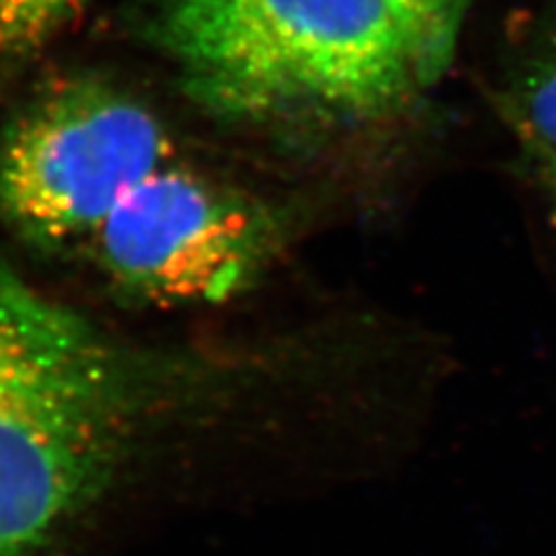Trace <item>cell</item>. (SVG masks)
I'll list each match as a JSON object with an SVG mask.
<instances>
[{
  "mask_svg": "<svg viewBox=\"0 0 556 556\" xmlns=\"http://www.w3.org/2000/svg\"><path fill=\"white\" fill-rule=\"evenodd\" d=\"M147 24L200 108L251 126L378 124L450 63L392 0H149Z\"/></svg>",
  "mask_w": 556,
  "mask_h": 556,
  "instance_id": "6da1fadb",
  "label": "cell"
},
{
  "mask_svg": "<svg viewBox=\"0 0 556 556\" xmlns=\"http://www.w3.org/2000/svg\"><path fill=\"white\" fill-rule=\"evenodd\" d=\"M151 402L135 355L0 265V556H42L93 508Z\"/></svg>",
  "mask_w": 556,
  "mask_h": 556,
  "instance_id": "7a4b0ae2",
  "label": "cell"
},
{
  "mask_svg": "<svg viewBox=\"0 0 556 556\" xmlns=\"http://www.w3.org/2000/svg\"><path fill=\"white\" fill-rule=\"evenodd\" d=\"M174 159L142 102L96 77H65L0 137V216L42 247H86L118 198Z\"/></svg>",
  "mask_w": 556,
  "mask_h": 556,
  "instance_id": "3957f363",
  "label": "cell"
},
{
  "mask_svg": "<svg viewBox=\"0 0 556 556\" xmlns=\"http://www.w3.org/2000/svg\"><path fill=\"white\" fill-rule=\"evenodd\" d=\"M283 241L276 206L174 159L118 198L86 249L132 298L214 304L253 286Z\"/></svg>",
  "mask_w": 556,
  "mask_h": 556,
  "instance_id": "277c9868",
  "label": "cell"
},
{
  "mask_svg": "<svg viewBox=\"0 0 556 556\" xmlns=\"http://www.w3.org/2000/svg\"><path fill=\"white\" fill-rule=\"evenodd\" d=\"M498 114L535 165L556 163V14L503 81Z\"/></svg>",
  "mask_w": 556,
  "mask_h": 556,
  "instance_id": "5b68a950",
  "label": "cell"
},
{
  "mask_svg": "<svg viewBox=\"0 0 556 556\" xmlns=\"http://www.w3.org/2000/svg\"><path fill=\"white\" fill-rule=\"evenodd\" d=\"M86 0H0V65L20 63L75 20Z\"/></svg>",
  "mask_w": 556,
  "mask_h": 556,
  "instance_id": "8992f818",
  "label": "cell"
},
{
  "mask_svg": "<svg viewBox=\"0 0 556 556\" xmlns=\"http://www.w3.org/2000/svg\"><path fill=\"white\" fill-rule=\"evenodd\" d=\"M415 30L450 61L471 0H392Z\"/></svg>",
  "mask_w": 556,
  "mask_h": 556,
  "instance_id": "52a82bcc",
  "label": "cell"
},
{
  "mask_svg": "<svg viewBox=\"0 0 556 556\" xmlns=\"http://www.w3.org/2000/svg\"><path fill=\"white\" fill-rule=\"evenodd\" d=\"M535 167H538V177H541L543 186L547 188V193H549L552 200L556 202V163L535 165Z\"/></svg>",
  "mask_w": 556,
  "mask_h": 556,
  "instance_id": "ba28073f",
  "label": "cell"
}]
</instances>
